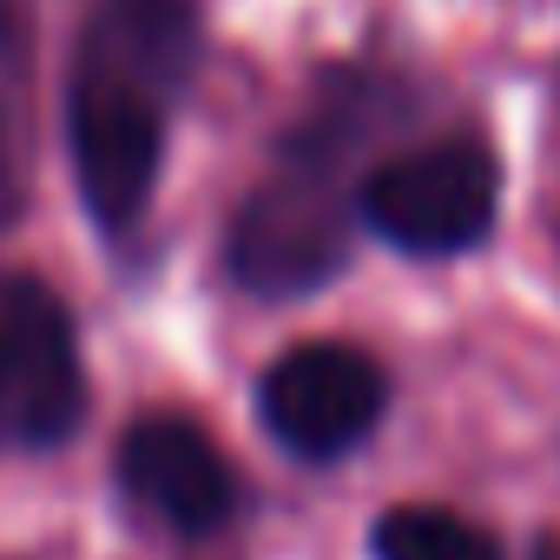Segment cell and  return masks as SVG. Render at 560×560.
<instances>
[{
  "mask_svg": "<svg viewBox=\"0 0 560 560\" xmlns=\"http://www.w3.org/2000/svg\"><path fill=\"white\" fill-rule=\"evenodd\" d=\"M257 416L298 462H337L376 429L383 370L350 343H298L264 370Z\"/></svg>",
  "mask_w": 560,
  "mask_h": 560,
  "instance_id": "cell-5",
  "label": "cell"
},
{
  "mask_svg": "<svg viewBox=\"0 0 560 560\" xmlns=\"http://www.w3.org/2000/svg\"><path fill=\"white\" fill-rule=\"evenodd\" d=\"M198 67L191 0H100L73 60L67 132L100 231H126L165 165V126Z\"/></svg>",
  "mask_w": 560,
  "mask_h": 560,
  "instance_id": "cell-1",
  "label": "cell"
},
{
  "mask_svg": "<svg viewBox=\"0 0 560 560\" xmlns=\"http://www.w3.org/2000/svg\"><path fill=\"white\" fill-rule=\"evenodd\" d=\"M119 481L126 494L165 521L172 534H218L237 514V475L218 455V442L178 416H145L119 442Z\"/></svg>",
  "mask_w": 560,
  "mask_h": 560,
  "instance_id": "cell-6",
  "label": "cell"
},
{
  "mask_svg": "<svg viewBox=\"0 0 560 560\" xmlns=\"http://www.w3.org/2000/svg\"><path fill=\"white\" fill-rule=\"evenodd\" d=\"M501 205V172L481 139H442L416 145L389 165H376L357 191V211L376 237H389L409 257H455L488 237Z\"/></svg>",
  "mask_w": 560,
  "mask_h": 560,
  "instance_id": "cell-3",
  "label": "cell"
},
{
  "mask_svg": "<svg viewBox=\"0 0 560 560\" xmlns=\"http://www.w3.org/2000/svg\"><path fill=\"white\" fill-rule=\"evenodd\" d=\"M376 560H501L494 534L448 508H389L370 534Z\"/></svg>",
  "mask_w": 560,
  "mask_h": 560,
  "instance_id": "cell-8",
  "label": "cell"
},
{
  "mask_svg": "<svg viewBox=\"0 0 560 560\" xmlns=\"http://www.w3.org/2000/svg\"><path fill=\"white\" fill-rule=\"evenodd\" d=\"M27 113H34V21L27 0H0V205L27 178Z\"/></svg>",
  "mask_w": 560,
  "mask_h": 560,
  "instance_id": "cell-7",
  "label": "cell"
},
{
  "mask_svg": "<svg viewBox=\"0 0 560 560\" xmlns=\"http://www.w3.org/2000/svg\"><path fill=\"white\" fill-rule=\"evenodd\" d=\"M350 257V205L337 185L330 145H298L284 172H270L231 224V277L257 298H304Z\"/></svg>",
  "mask_w": 560,
  "mask_h": 560,
  "instance_id": "cell-2",
  "label": "cell"
},
{
  "mask_svg": "<svg viewBox=\"0 0 560 560\" xmlns=\"http://www.w3.org/2000/svg\"><path fill=\"white\" fill-rule=\"evenodd\" d=\"M540 560H560V547H547V553H540Z\"/></svg>",
  "mask_w": 560,
  "mask_h": 560,
  "instance_id": "cell-9",
  "label": "cell"
},
{
  "mask_svg": "<svg viewBox=\"0 0 560 560\" xmlns=\"http://www.w3.org/2000/svg\"><path fill=\"white\" fill-rule=\"evenodd\" d=\"M80 409L86 383L67 304L34 277L0 284V448H60Z\"/></svg>",
  "mask_w": 560,
  "mask_h": 560,
  "instance_id": "cell-4",
  "label": "cell"
}]
</instances>
